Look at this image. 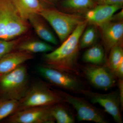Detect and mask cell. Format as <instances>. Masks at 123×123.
<instances>
[{
  "instance_id": "cell-1",
  "label": "cell",
  "mask_w": 123,
  "mask_h": 123,
  "mask_svg": "<svg viewBox=\"0 0 123 123\" xmlns=\"http://www.w3.org/2000/svg\"><path fill=\"white\" fill-rule=\"evenodd\" d=\"M88 23L86 20L79 24L58 48L44 55L45 65L78 76L80 72L78 64L80 40Z\"/></svg>"
},
{
  "instance_id": "cell-2",
  "label": "cell",
  "mask_w": 123,
  "mask_h": 123,
  "mask_svg": "<svg viewBox=\"0 0 123 123\" xmlns=\"http://www.w3.org/2000/svg\"><path fill=\"white\" fill-rule=\"evenodd\" d=\"M13 0H0V39L10 40L25 33L28 29Z\"/></svg>"
},
{
  "instance_id": "cell-3",
  "label": "cell",
  "mask_w": 123,
  "mask_h": 123,
  "mask_svg": "<svg viewBox=\"0 0 123 123\" xmlns=\"http://www.w3.org/2000/svg\"><path fill=\"white\" fill-rule=\"evenodd\" d=\"M38 14L50 25L62 43L85 20L80 14L64 12L51 8H43Z\"/></svg>"
},
{
  "instance_id": "cell-4",
  "label": "cell",
  "mask_w": 123,
  "mask_h": 123,
  "mask_svg": "<svg viewBox=\"0 0 123 123\" xmlns=\"http://www.w3.org/2000/svg\"><path fill=\"white\" fill-rule=\"evenodd\" d=\"M27 68L22 65L0 76L1 98L20 100L29 88Z\"/></svg>"
},
{
  "instance_id": "cell-5",
  "label": "cell",
  "mask_w": 123,
  "mask_h": 123,
  "mask_svg": "<svg viewBox=\"0 0 123 123\" xmlns=\"http://www.w3.org/2000/svg\"><path fill=\"white\" fill-rule=\"evenodd\" d=\"M19 101L17 111L31 107L50 106L64 102L60 91L44 84H35L29 88Z\"/></svg>"
},
{
  "instance_id": "cell-6",
  "label": "cell",
  "mask_w": 123,
  "mask_h": 123,
  "mask_svg": "<svg viewBox=\"0 0 123 123\" xmlns=\"http://www.w3.org/2000/svg\"><path fill=\"white\" fill-rule=\"evenodd\" d=\"M40 75L53 85L74 93H82L86 89L77 76L64 72L46 65L39 66Z\"/></svg>"
},
{
  "instance_id": "cell-7",
  "label": "cell",
  "mask_w": 123,
  "mask_h": 123,
  "mask_svg": "<svg viewBox=\"0 0 123 123\" xmlns=\"http://www.w3.org/2000/svg\"><path fill=\"white\" fill-rule=\"evenodd\" d=\"M64 102L71 105L75 109L79 121H87L96 123H107L102 114L85 99L60 91Z\"/></svg>"
},
{
  "instance_id": "cell-8",
  "label": "cell",
  "mask_w": 123,
  "mask_h": 123,
  "mask_svg": "<svg viewBox=\"0 0 123 123\" xmlns=\"http://www.w3.org/2000/svg\"><path fill=\"white\" fill-rule=\"evenodd\" d=\"M82 94L89 98L92 103L98 104L103 107L105 111L112 117L117 123H123L120 111L121 103L118 90L102 94L86 89Z\"/></svg>"
},
{
  "instance_id": "cell-9",
  "label": "cell",
  "mask_w": 123,
  "mask_h": 123,
  "mask_svg": "<svg viewBox=\"0 0 123 123\" xmlns=\"http://www.w3.org/2000/svg\"><path fill=\"white\" fill-rule=\"evenodd\" d=\"M82 70L91 85L99 89L109 90L116 84L117 78L105 65L90 64L83 67Z\"/></svg>"
},
{
  "instance_id": "cell-10",
  "label": "cell",
  "mask_w": 123,
  "mask_h": 123,
  "mask_svg": "<svg viewBox=\"0 0 123 123\" xmlns=\"http://www.w3.org/2000/svg\"><path fill=\"white\" fill-rule=\"evenodd\" d=\"M50 106L27 108L18 111L9 116L7 122L10 123H53Z\"/></svg>"
},
{
  "instance_id": "cell-11",
  "label": "cell",
  "mask_w": 123,
  "mask_h": 123,
  "mask_svg": "<svg viewBox=\"0 0 123 123\" xmlns=\"http://www.w3.org/2000/svg\"><path fill=\"white\" fill-rule=\"evenodd\" d=\"M98 27L106 53L115 46L123 45V21H111Z\"/></svg>"
},
{
  "instance_id": "cell-12",
  "label": "cell",
  "mask_w": 123,
  "mask_h": 123,
  "mask_svg": "<svg viewBox=\"0 0 123 123\" xmlns=\"http://www.w3.org/2000/svg\"><path fill=\"white\" fill-rule=\"evenodd\" d=\"M123 7L119 6L97 5L87 11L84 18L88 24L98 27L111 21L114 14Z\"/></svg>"
},
{
  "instance_id": "cell-13",
  "label": "cell",
  "mask_w": 123,
  "mask_h": 123,
  "mask_svg": "<svg viewBox=\"0 0 123 123\" xmlns=\"http://www.w3.org/2000/svg\"><path fill=\"white\" fill-rule=\"evenodd\" d=\"M33 57L31 53L23 51L8 53L0 59V76L14 70Z\"/></svg>"
},
{
  "instance_id": "cell-14",
  "label": "cell",
  "mask_w": 123,
  "mask_h": 123,
  "mask_svg": "<svg viewBox=\"0 0 123 123\" xmlns=\"http://www.w3.org/2000/svg\"><path fill=\"white\" fill-rule=\"evenodd\" d=\"M106 62L105 65L117 79H123V45H118L111 49Z\"/></svg>"
},
{
  "instance_id": "cell-15",
  "label": "cell",
  "mask_w": 123,
  "mask_h": 123,
  "mask_svg": "<svg viewBox=\"0 0 123 123\" xmlns=\"http://www.w3.org/2000/svg\"><path fill=\"white\" fill-rule=\"evenodd\" d=\"M28 19L40 38L50 44L57 45L58 41L55 35L39 17V14L30 15Z\"/></svg>"
},
{
  "instance_id": "cell-16",
  "label": "cell",
  "mask_w": 123,
  "mask_h": 123,
  "mask_svg": "<svg viewBox=\"0 0 123 123\" xmlns=\"http://www.w3.org/2000/svg\"><path fill=\"white\" fill-rule=\"evenodd\" d=\"M20 14L25 20L30 15L38 14L44 7L39 0H13Z\"/></svg>"
},
{
  "instance_id": "cell-17",
  "label": "cell",
  "mask_w": 123,
  "mask_h": 123,
  "mask_svg": "<svg viewBox=\"0 0 123 123\" xmlns=\"http://www.w3.org/2000/svg\"><path fill=\"white\" fill-rule=\"evenodd\" d=\"M97 5L95 0H64L62 6L69 13H85Z\"/></svg>"
},
{
  "instance_id": "cell-18",
  "label": "cell",
  "mask_w": 123,
  "mask_h": 123,
  "mask_svg": "<svg viewBox=\"0 0 123 123\" xmlns=\"http://www.w3.org/2000/svg\"><path fill=\"white\" fill-rule=\"evenodd\" d=\"M105 55L104 48L97 44L86 50L82 55V59L84 62L91 64L102 65L105 62Z\"/></svg>"
},
{
  "instance_id": "cell-19",
  "label": "cell",
  "mask_w": 123,
  "mask_h": 123,
  "mask_svg": "<svg viewBox=\"0 0 123 123\" xmlns=\"http://www.w3.org/2000/svg\"><path fill=\"white\" fill-rule=\"evenodd\" d=\"M18 50L30 53H48L54 50L53 47L47 42L31 41L22 43L18 46Z\"/></svg>"
},
{
  "instance_id": "cell-20",
  "label": "cell",
  "mask_w": 123,
  "mask_h": 123,
  "mask_svg": "<svg viewBox=\"0 0 123 123\" xmlns=\"http://www.w3.org/2000/svg\"><path fill=\"white\" fill-rule=\"evenodd\" d=\"M60 104H55L51 107V114L55 121L57 123H75V119L72 114Z\"/></svg>"
},
{
  "instance_id": "cell-21",
  "label": "cell",
  "mask_w": 123,
  "mask_h": 123,
  "mask_svg": "<svg viewBox=\"0 0 123 123\" xmlns=\"http://www.w3.org/2000/svg\"><path fill=\"white\" fill-rule=\"evenodd\" d=\"M19 105L18 100L0 98V121L17 111Z\"/></svg>"
},
{
  "instance_id": "cell-22",
  "label": "cell",
  "mask_w": 123,
  "mask_h": 123,
  "mask_svg": "<svg viewBox=\"0 0 123 123\" xmlns=\"http://www.w3.org/2000/svg\"><path fill=\"white\" fill-rule=\"evenodd\" d=\"M90 25L86 28L82 34L80 40V48L85 49L94 44L97 38V30L95 26Z\"/></svg>"
},
{
  "instance_id": "cell-23",
  "label": "cell",
  "mask_w": 123,
  "mask_h": 123,
  "mask_svg": "<svg viewBox=\"0 0 123 123\" xmlns=\"http://www.w3.org/2000/svg\"><path fill=\"white\" fill-rule=\"evenodd\" d=\"M18 43L17 40H6L0 39V59L12 52L17 47Z\"/></svg>"
},
{
  "instance_id": "cell-24",
  "label": "cell",
  "mask_w": 123,
  "mask_h": 123,
  "mask_svg": "<svg viewBox=\"0 0 123 123\" xmlns=\"http://www.w3.org/2000/svg\"><path fill=\"white\" fill-rule=\"evenodd\" d=\"M97 5H116L123 6V0H95Z\"/></svg>"
},
{
  "instance_id": "cell-25",
  "label": "cell",
  "mask_w": 123,
  "mask_h": 123,
  "mask_svg": "<svg viewBox=\"0 0 123 123\" xmlns=\"http://www.w3.org/2000/svg\"><path fill=\"white\" fill-rule=\"evenodd\" d=\"M118 93L121 103V110L123 107V79H118Z\"/></svg>"
},
{
  "instance_id": "cell-26",
  "label": "cell",
  "mask_w": 123,
  "mask_h": 123,
  "mask_svg": "<svg viewBox=\"0 0 123 123\" xmlns=\"http://www.w3.org/2000/svg\"><path fill=\"white\" fill-rule=\"evenodd\" d=\"M123 10H120L114 14L111 21H123Z\"/></svg>"
}]
</instances>
